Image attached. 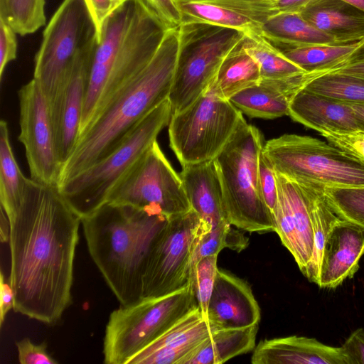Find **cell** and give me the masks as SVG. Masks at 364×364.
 <instances>
[{"label":"cell","instance_id":"cell-1","mask_svg":"<svg viewBox=\"0 0 364 364\" xmlns=\"http://www.w3.org/2000/svg\"><path fill=\"white\" fill-rule=\"evenodd\" d=\"M80 224L58 186L28 178L10 223L9 282L15 312L48 325L61 320L72 303Z\"/></svg>","mask_w":364,"mask_h":364},{"label":"cell","instance_id":"cell-2","mask_svg":"<svg viewBox=\"0 0 364 364\" xmlns=\"http://www.w3.org/2000/svg\"><path fill=\"white\" fill-rule=\"evenodd\" d=\"M169 218L112 203L81 218L90 255L120 305L142 298L150 255Z\"/></svg>","mask_w":364,"mask_h":364},{"label":"cell","instance_id":"cell-3","mask_svg":"<svg viewBox=\"0 0 364 364\" xmlns=\"http://www.w3.org/2000/svg\"><path fill=\"white\" fill-rule=\"evenodd\" d=\"M168 30L136 0L107 17L90 63L79 137L150 62Z\"/></svg>","mask_w":364,"mask_h":364},{"label":"cell","instance_id":"cell-4","mask_svg":"<svg viewBox=\"0 0 364 364\" xmlns=\"http://www.w3.org/2000/svg\"><path fill=\"white\" fill-rule=\"evenodd\" d=\"M178 47V28L169 29L150 62L79 137L62 167L58 186L106 156L144 117L168 99Z\"/></svg>","mask_w":364,"mask_h":364},{"label":"cell","instance_id":"cell-5","mask_svg":"<svg viewBox=\"0 0 364 364\" xmlns=\"http://www.w3.org/2000/svg\"><path fill=\"white\" fill-rule=\"evenodd\" d=\"M263 138L244 119L214 159L228 221L250 232H275L273 215L264 200L259 163Z\"/></svg>","mask_w":364,"mask_h":364},{"label":"cell","instance_id":"cell-6","mask_svg":"<svg viewBox=\"0 0 364 364\" xmlns=\"http://www.w3.org/2000/svg\"><path fill=\"white\" fill-rule=\"evenodd\" d=\"M171 117V103L167 99L144 117L106 156L58 186L81 218L107 203L112 191L168 125Z\"/></svg>","mask_w":364,"mask_h":364},{"label":"cell","instance_id":"cell-7","mask_svg":"<svg viewBox=\"0 0 364 364\" xmlns=\"http://www.w3.org/2000/svg\"><path fill=\"white\" fill-rule=\"evenodd\" d=\"M191 284L157 297L141 298L109 314L103 340L104 362L128 364L176 322L197 306Z\"/></svg>","mask_w":364,"mask_h":364},{"label":"cell","instance_id":"cell-8","mask_svg":"<svg viewBox=\"0 0 364 364\" xmlns=\"http://www.w3.org/2000/svg\"><path fill=\"white\" fill-rule=\"evenodd\" d=\"M262 151L277 173L296 183L364 187V160L329 142L285 134L267 141Z\"/></svg>","mask_w":364,"mask_h":364},{"label":"cell","instance_id":"cell-9","mask_svg":"<svg viewBox=\"0 0 364 364\" xmlns=\"http://www.w3.org/2000/svg\"><path fill=\"white\" fill-rule=\"evenodd\" d=\"M179 47L168 100L171 114L183 111L208 88L225 56L245 33L199 22L178 27Z\"/></svg>","mask_w":364,"mask_h":364},{"label":"cell","instance_id":"cell-10","mask_svg":"<svg viewBox=\"0 0 364 364\" xmlns=\"http://www.w3.org/2000/svg\"><path fill=\"white\" fill-rule=\"evenodd\" d=\"M243 119L230 100L207 89L187 108L171 114L170 147L182 166L214 160Z\"/></svg>","mask_w":364,"mask_h":364},{"label":"cell","instance_id":"cell-11","mask_svg":"<svg viewBox=\"0 0 364 364\" xmlns=\"http://www.w3.org/2000/svg\"><path fill=\"white\" fill-rule=\"evenodd\" d=\"M97 39L85 0H63L43 33L35 57L33 79L50 105L68 76L78 53Z\"/></svg>","mask_w":364,"mask_h":364},{"label":"cell","instance_id":"cell-12","mask_svg":"<svg viewBox=\"0 0 364 364\" xmlns=\"http://www.w3.org/2000/svg\"><path fill=\"white\" fill-rule=\"evenodd\" d=\"M211 228L192 208L169 218L150 255L142 298L161 296L190 284L194 252Z\"/></svg>","mask_w":364,"mask_h":364},{"label":"cell","instance_id":"cell-13","mask_svg":"<svg viewBox=\"0 0 364 364\" xmlns=\"http://www.w3.org/2000/svg\"><path fill=\"white\" fill-rule=\"evenodd\" d=\"M107 203L161 213L169 218L191 209L180 174L157 141L112 191Z\"/></svg>","mask_w":364,"mask_h":364},{"label":"cell","instance_id":"cell-14","mask_svg":"<svg viewBox=\"0 0 364 364\" xmlns=\"http://www.w3.org/2000/svg\"><path fill=\"white\" fill-rule=\"evenodd\" d=\"M18 95V140L25 148L31 178L44 185L58 186L62 164L47 98L33 78L20 88Z\"/></svg>","mask_w":364,"mask_h":364},{"label":"cell","instance_id":"cell-15","mask_svg":"<svg viewBox=\"0 0 364 364\" xmlns=\"http://www.w3.org/2000/svg\"><path fill=\"white\" fill-rule=\"evenodd\" d=\"M96 43L97 39L78 53L68 76L49 105L62 167L72 154L79 138L90 63Z\"/></svg>","mask_w":364,"mask_h":364},{"label":"cell","instance_id":"cell-16","mask_svg":"<svg viewBox=\"0 0 364 364\" xmlns=\"http://www.w3.org/2000/svg\"><path fill=\"white\" fill-rule=\"evenodd\" d=\"M364 255V228L339 218L326 240L316 284L336 288L353 277Z\"/></svg>","mask_w":364,"mask_h":364},{"label":"cell","instance_id":"cell-17","mask_svg":"<svg viewBox=\"0 0 364 364\" xmlns=\"http://www.w3.org/2000/svg\"><path fill=\"white\" fill-rule=\"evenodd\" d=\"M207 320L218 330L259 324L260 309L250 285L218 269L208 304Z\"/></svg>","mask_w":364,"mask_h":364},{"label":"cell","instance_id":"cell-18","mask_svg":"<svg viewBox=\"0 0 364 364\" xmlns=\"http://www.w3.org/2000/svg\"><path fill=\"white\" fill-rule=\"evenodd\" d=\"M288 115L321 134L364 132V122L358 117L349 104L304 88L292 99Z\"/></svg>","mask_w":364,"mask_h":364},{"label":"cell","instance_id":"cell-19","mask_svg":"<svg viewBox=\"0 0 364 364\" xmlns=\"http://www.w3.org/2000/svg\"><path fill=\"white\" fill-rule=\"evenodd\" d=\"M302 73L279 79H264L246 88L229 100L242 113L251 117L275 119L288 115L296 94L312 78Z\"/></svg>","mask_w":364,"mask_h":364},{"label":"cell","instance_id":"cell-20","mask_svg":"<svg viewBox=\"0 0 364 364\" xmlns=\"http://www.w3.org/2000/svg\"><path fill=\"white\" fill-rule=\"evenodd\" d=\"M252 364H348L341 347L316 338L291 336L264 339L255 347Z\"/></svg>","mask_w":364,"mask_h":364},{"label":"cell","instance_id":"cell-21","mask_svg":"<svg viewBox=\"0 0 364 364\" xmlns=\"http://www.w3.org/2000/svg\"><path fill=\"white\" fill-rule=\"evenodd\" d=\"M299 13L337 44L364 38V11L343 0H312Z\"/></svg>","mask_w":364,"mask_h":364},{"label":"cell","instance_id":"cell-22","mask_svg":"<svg viewBox=\"0 0 364 364\" xmlns=\"http://www.w3.org/2000/svg\"><path fill=\"white\" fill-rule=\"evenodd\" d=\"M180 176L191 208L212 228L228 221L214 160L182 166Z\"/></svg>","mask_w":364,"mask_h":364},{"label":"cell","instance_id":"cell-23","mask_svg":"<svg viewBox=\"0 0 364 364\" xmlns=\"http://www.w3.org/2000/svg\"><path fill=\"white\" fill-rule=\"evenodd\" d=\"M260 34L279 50L318 44H337L299 12H277L260 26Z\"/></svg>","mask_w":364,"mask_h":364},{"label":"cell","instance_id":"cell-24","mask_svg":"<svg viewBox=\"0 0 364 364\" xmlns=\"http://www.w3.org/2000/svg\"><path fill=\"white\" fill-rule=\"evenodd\" d=\"M276 177L278 187L287 200L296 232L298 255L295 261L304 275L312 259L314 248L309 199L306 191L297 183L277 172Z\"/></svg>","mask_w":364,"mask_h":364},{"label":"cell","instance_id":"cell-25","mask_svg":"<svg viewBox=\"0 0 364 364\" xmlns=\"http://www.w3.org/2000/svg\"><path fill=\"white\" fill-rule=\"evenodd\" d=\"M243 39L223 59L208 88L222 99L229 100L262 79L257 63L243 47Z\"/></svg>","mask_w":364,"mask_h":364},{"label":"cell","instance_id":"cell-26","mask_svg":"<svg viewBox=\"0 0 364 364\" xmlns=\"http://www.w3.org/2000/svg\"><path fill=\"white\" fill-rule=\"evenodd\" d=\"M258 326L217 330L188 364H221L254 350Z\"/></svg>","mask_w":364,"mask_h":364},{"label":"cell","instance_id":"cell-27","mask_svg":"<svg viewBox=\"0 0 364 364\" xmlns=\"http://www.w3.org/2000/svg\"><path fill=\"white\" fill-rule=\"evenodd\" d=\"M28 180L16 161L8 124L2 119L0 122V201L10 223L21 205Z\"/></svg>","mask_w":364,"mask_h":364},{"label":"cell","instance_id":"cell-28","mask_svg":"<svg viewBox=\"0 0 364 364\" xmlns=\"http://www.w3.org/2000/svg\"><path fill=\"white\" fill-rule=\"evenodd\" d=\"M298 185L306 191L309 199L314 235V253L304 276L316 284L326 240L333 225L341 218L328 201L323 186L314 183Z\"/></svg>","mask_w":364,"mask_h":364},{"label":"cell","instance_id":"cell-29","mask_svg":"<svg viewBox=\"0 0 364 364\" xmlns=\"http://www.w3.org/2000/svg\"><path fill=\"white\" fill-rule=\"evenodd\" d=\"M183 22H199L260 33V26L250 17L229 8L199 0H176Z\"/></svg>","mask_w":364,"mask_h":364},{"label":"cell","instance_id":"cell-30","mask_svg":"<svg viewBox=\"0 0 364 364\" xmlns=\"http://www.w3.org/2000/svg\"><path fill=\"white\" fill-rule=\"evenodd\" d=\"M242 44L257 63L262 78L279 79L306 73L259 33H246Z\"/></svg>","mask_w":364,"mask_h":364},{"label":"cell","instance_id":"cell-31","mask_svg":"<svg viewBox=\"0 0 364 364\" xmlns=\"http://www.w3.org/2000/svg\"><path fill=\"white\" fill-rule=\"evenodd\" d=\"M358 42L350 44H318L280 50L306 73H311L314 77L348 56L354 50Z\"/></svg>","mask_w":364,"mask_h":364},{"label":"cell","instance_id":"cell-32","mask_svg":"<svg viewBox=\"0 0 364 364\" xmlns=\"http://www.w3.org/2000/svg\"><path fill=\"white\" fill-rule=\"evenodd\" d=\"M304 89L345 103L364 104V77L327 73L314 77Z\"/></svg>","mask_w":364,"mask_h":364},{"label":"cell","instance_id":"cell-33","mask_svg":"<svg viewBox=\"0 0 364 364\" xmlns=\"http://www.w3.org/2000/svg\"><path fill=\"white\" fill-rule=\"evenodd\" d=\"M45 0H0V18L20 36L46 24Z\"/></svg>","mask_w":364,"mask_h":364},{"label":"cell","instance_id":"cell-34","mask_svg":"<svg viewBox=\"0 0 364 364\" xmlns=\"http://www.w3.org/2000/svg\"><path fill=\"white\" fill-rule=\"evenodd\" d=\"M326 197L340 218L364 228V187H326Z\"/></svg>","mask_w":364,"mask_h":364},{"label":"cell","instance_id":"cell-35","mask_svg":"<svg viewBox=\"0 0 364 364\" xmlns=\"http://www.w3.org/2000/svg\"><path fill=\"white\" fill-rule=\"evenodd\" d=\"M218 255H210L199 260L193 267L191 284L197 305L207 320L208 307L214 287L218 267Z\"/></svg>","mask_w":364,"mask_h":364},{"label":"cell","instance_id":"cell-36","mask_svg":"<svg viewBox=\"0 0 364 364\" xmlns=\"http://www.w3.org/2000/svg\"><path fill=\"white\" fill-rule=\"evenodd\" d=\"M232 225L224 221L213 227L198 242L192 259V269L201 259L214 255H218L227 247V235ZM192 271V270H191Z\"/></svg>","mask_w":364,"mask_h":364},{"label":"cell","instance_id":"cell-37","mask_svg":"<svg viewBox=\"0 0 364 364\" xmlns=\"http://www.w3.org/2000/svg\"><path fill=\"white\" fill-rule=\"evenodd\" d=\"M155 16L168 29L178 28L182 13L176 0H136Z\"/></svg>","mask_w":364,"mask_h":364},{"label":"cell","instance_id":"cell-38","mask_svg":"<svg viewBox=\"0 0 364 364\" xmlns=\"http://www.w3.org/2000/svg\"><path fill=\"white\" fill-rule=\"evenodd\" d=\"M18 358L21 364H56L58 361L47 350V343L35 344L30 338H24L16 342Z\"/></svg>","mask_w":364,"mask_h":364},{"label":"cell","instance_id":"cell-39","mask_svg":"<svg viewBox=\"0 0 364 364\" xmlns=\"http://www.w3.org/2000/svg\"><path fill=\"white\" fill-rule=\"evenodd\" d=\"M259 174L264 200L272 213L278 199V186L276 172L263 154V151L259 158Z\"/></svg>","mask_w":364,"mask_h":364},{"label":"cell","instance_id":"cell-40","mask_svg":"<svg viewBox=\"0 0 364 364\" xmlns=\"http://www.w3.org/2000/svg\"><path fill=\"white\" fill-rule=\"evenodd\" d=\"M329 143L364 160V132L348 134L323 133Z\"/></svg>","mask_w":364,"mask_h":364},{"label":"cell","instance_id":"cell-41","mask_svg":"<svg viewBox=\"0 0 364 364\" xmlns=\"http://www.w3.org/2000/svg\"><path fill=\"white\" fill-rule=\"evenodd\" d=\"M327 73H341L364 77V38L358 42L352 53L321 74Z\"/></svg>","mask_w":364,"mask_h":364},{"label":"cell","instance_id":"cell-42","mask_svg":"<svg viewBox=\"0 0 364 364\" xmlns=\"http://www.w3.org/2000/svg\"><path fill=\"white\" fill-rule=\"evenodd\" d=\"M16 33L0 18V78L8 63L16 58Z\"/></svg>","mask_w":364,"mask_h":364},{"label":"cell","instance_id":"cell-43","mask_svg":"<svg viewBox=\"0 0 364 364\" xmlns=\"http://www.w3.org/2000/svg\"><path fill=\"white\" fill-rule=\"evenodd\" d=\"M93 18L97 30V42L107 17L125 0H85Z\"/></svg>","mask_w":364,"mask_h":364},{"label":"cell","instance_id":"cell-44","mask_svg":"<svg viewBox=\"0 0 364 364\" xmlns=\"http://www.w3.org/2000/svg\"><path fill=\"white\" fill-rule=\"evenodd\" d=\"M341 348L348 364H364V328H360L353 331Z\"/></svg>","mask_w":364,"mask_h":364},{"label":"cell","instance_id":"cell-45","mask_svg":"<svg viewBox=\"0 0 364 364\" xmlns=\"http://www.w3.org/2000/svg\"><path fill=\"white\" fill-rule=\"evenodd\" d=\"M0 326L3 325L8 312L13 309L14 292L10 284L4 279L2 272L0 274Z\"/></svg>","mask_w":364,"mask_h":364},{"label":"cell","instance_id":"cell-46","mask_svg":"<svg viewBox=\"0 0 364 364\" xmlns=\"http://www.w3.org/2000/svg\"><path fill=\"white\" fill-rule=\"evenodd\" d=\"M248 245V238L243 233L232 227L230 228L227 235V247L240 252Z\"/></svg>","mask_w":364,"mask_h":364},{"label":"cell","instance_id":"cell-47","mask_svg":"<svg viewBox=\"0 0 364 364\" xmlns=\"http://www.w3.org/2000/svg\"><path fill=\"white\" fill-rule=\"evenodd\" d=\"M312 0H278L274 2L277 12H299Z\"/></svg>","mask_w":364,"mask_h":364},{"label":"cell","instance_id":"cell-48","mask_svg":"<svg viewBox=\"0 0 364 364\" xmlns=\"http://www.w3.org/2000/svg\"><path fill=\"white\" fill-rule=\"evenodd\" d=\"M10 229L9 218L4 210L1 207L0 237L2 242L9 241Z\"/></svg>","mask_w":364,"mask_h":364},{"label":"cell","instance_id":"cell-49","mask_svg":"<svg viewBox=\"0 0 364 364\" xmlns=\"http://www.w3.org/2000/svg\"><path fill=\"white\" fill-rule=\"evenodd\" d=\"M353 108V111L360 119L364 122V104H349Z\"/></svg>","mask_w":364,"mask_h":364},{"label":"cell","instance_id":"cell-50","mask_svg":"<svg viewBox=\"0 0 364 364\" xmlns=\"http://www.w3.org/2000/svg\"><path fill=\"white\" fill-rule=\"evenodd\" d=\"M364 11V0H343Z\"/></svg>","mask_w":364,"mask_h":364},{"label":"cell","instance_id":"cell-51","mask_svg":"<svg viewBox=\"0 0 364 364\" xmlns=\"http://www.w3.org/2000/svg\"><path fill=\"white\" fill-rule=\"evenodd\" d=\"M267 1H270V2H272V3H274V2H276V1H277L278 0H267Z\"/></svg>","mask_w":364,"mask_h":364}]
</instances>
